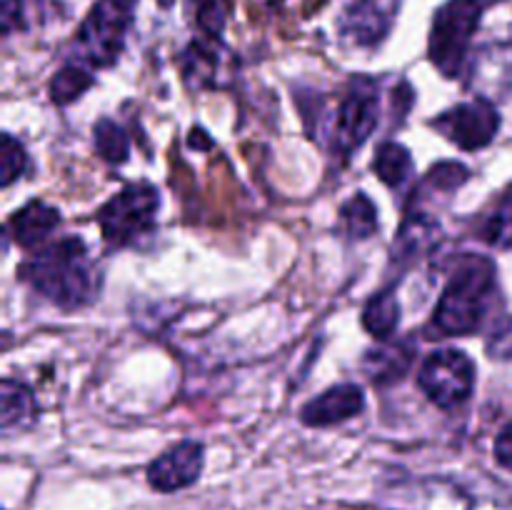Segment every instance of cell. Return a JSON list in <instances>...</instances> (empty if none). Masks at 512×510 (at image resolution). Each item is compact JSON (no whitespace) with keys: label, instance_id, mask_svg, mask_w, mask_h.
I'll return each mask as SVG.
<instances>
[{"label":"cell","instance_id":"cell-1","mask_svg":"<svg viewBox=\"0 0 512 510\" xmlns=\"http://www.w3.org/2000/svg\"><path fill=\"white\" fill-rule=\"evenodd\" d=\"M20 278L63 310H78L93 303L100 288L88 248L78 235L45 245L20 268Z\"/></svg>","mask_w":512,"mask_h":510},{"label":"cell","instance_id":"cell-2","mask_svg":"<svg viewBox=\"0 0 512 510\" xmlns=\"http://www.w3.org/2000/svg\"><path fill=\"white\" fill-rule=\"evenodd\" d=\"M498 288L495 263L483 255H465L435 308V325L445 335H470L488 315Z\"/></svg>","mask_w":512,"mask_h":510},{"label":"cell","instance_id":"cell-3","mask_svg":"<svg viewBox=\"0 0 512 510\" xmlns=\"http://www.w3.org/2000/svg\"><path fill=\"white\" fill-rule=\"evenodd\" d=\"M480 0H448L438 10L430 30V60L445 78H458L470 40L480 25Z\"/></svg>","mask_w":512,"mask_h":510},{"label":"cell","instance_id":"cell-4","mask_svg":"<svg viewBox=\"0 0 512 510\" xmlns=\"http://www.w3.org/2000/svg\"><path fill=\"white\" fill-rule=\"evenodd\" d=\"M158 208L160 195L153 185H128L118 195H113L100 210L98 223L103 230V238L113 248H125V245L135 243V240H140V235L153 230Z\"/></svg>","mask_w":512,"mask_h":510},{"label":"cell","instance_id":"cell-5","mask_svg":"<svg viewBox=\"0 0 512 510\" xmlns=\"http://www.w3.org/2000/svg\"><path fill=\"white\" fill-rule=\"evenodd\" d=\"M130 25V0H98L80 25L75 50L83 63L108 68L123 53Z\"/></svg>","mask_w":512,"mask_h":510},{"label":"cell","instance_id":"cell-6","mask_svg":"<svg viewBox=\"0 0 512 510\" xmlns=\"http://www.w3.org/2000/svg\"><path fill=\"white\" fill-rule=\"evenodd\" d=\"M418 383L438 408L455 410L473 395L475 365L463 350H435L420 365Z\"/></svg>","mask_w":512,"mask_h":510},{"label":"cell","instance_id":"cell-7","mask_svg":"<svg viewBox=\"0 0 512 510\" xmlns=\"http://www.w3.org/2000/svg\"><path fill=\"white\" fill-rule=\"evenodd\" d=\"M380 118V95L378 85L368 78H360L350 85L348 95L338 108V123H335V148L340 153H353L355 148L370 138Z\"/></svg>","mask_w":512,"mask_h":510},{"label":"cell","instance_id":"cell-8","mask_svg":"<svg viewBox=\"0 0 512 510\" xmlns=\"http://www.w3.org/2000/svg\"><path fill=\"white\" fill-rule=\"evenodd\" d=\"M433 125L450 143L470 153V150H480L488 143H493L495 133L500 128V115L493 108V103L475 98L470 103H460L450 108Z\"/></svg>","mask_w":512,"mask_h":510},{"label":"cell","instance_id":"cell-9","mask_svg":"<svg viewBox=\"0 0 512 510\" xmlns=\"http://www.w3.org/2000/svg\"><path fill=\"white\" fill-rule=\"evenodd\" d=\"M398 0H350L340 15V33L360 48L378 45L390 33Z\"/></svg>","mask_w":512,"mask_h":510},{"label":"cell","instance_id":"cell-10","mask_svg":"<svg viewBox=\"0 0 512 510\" xmlns=\"http://www.w3.org/2000/svg\"><path fill=\"white\" fill-rule=\"evenodd\" d=\"M203 453V445L195 443V440H185V443L175 445L168 453L160 455L158 460H153V465L148 468V483L160 493L188 488L200 478L205 458Z\"/></svg>","mask_w":512,"mask_h":510},{"label":"cell","instance_id":"cell-11","mask_svg":"<svg viewBox=\"0 0 512 510\" xmlns=\"http://www.w3.org/2000/svg\"><path fill=\"white\" fill-rule=\"evenodd\" d=\"M363 408L365 395L360 390V385L343 383L325 390L323 395L313 398L310 403H305V408L300 410V420L305 425H313V428H323V425H335L343 423V420H350L353 415H360Z\"/></svg>","mask_w":512,"mask_h":510},{"label":"cell","instance_id":"cell-12","mask_svg":"<svg viewBox=\"0 0 512 510\" xmlns=\"http://www.w3.org/2000/svg\"><path fill=\"white\" fill-rule=\"evenodd\" d=\"M60 225V213L48 203L40 200H30L28 205L18 210L10 218V230H13L15 243L23 248H35L43 243L50 233Z\"/></svg>","mask_w":512,"mask_h":510},{"label":"cell","instance_id":"cell-13","mask_svg":"<svg viewBox=\"0 0 512 510\" xmlns=\"http://www.w3.org/2000/svg\"><path fill=\"white\" fill-rule=\"evenodd\" d=\"M415 358L413 340H400V343L383 345V348L368 350L365 355V370L370 380L378 385H390L403 378Z\"/></svg>","mask_w":512,"mask_h":510},{"label":"cell","instance_id":"cell-14","mask_svg":"<svg viewBox=\"0 0 512 510\" xmlns=\"http://www.w3.org/2000/svg\"><path fill=\"white\" fill-rule=\"evenodd\" d=\"M0 415H3V430L33 423L35 415H38L33 393L18 380L5 378L3 385H0Z\"/></svg>","mask_w":512,"mask_h":510},{"label":"cell","instance_id":"cell-15","mask_svg":"<svg viewBox=\"0 0 512 510\" xmlns=\"http://www.w3.org/2000/svg\"><path fill=\"white\" fill-rule=\"evenodd\" d=\"M400 323V305L393 290H383L375 298L368 300L363 310V325L370 335L385 340L398 330Z\"/></svg>","mask_w":512,"mask_h":510},{"label":"cell","instance_id":"cell-16","mask_svg":"<svg viewBox=\"0 0 512 510\" xmlns=\"http://www.w3.org/2000/svg\"><path fill=\"white\" fill-rule=\"evenodd\" d=\"M373 168L385 185L400 188L410 178V173H413V158H410L405 145L383 143L378 148V153H375Z\"/></svg>","mask_w":512,"mask_h":510},{"label":"cell","instance_id":"cell-17","mask_svg":"<svg viewBox=\"0 0 512 510\" xmlns=\"http://www.w3.org/2000/svg\"><path fill=\"white\" fill-rule=\"evenodd\" d=\"M343 225L345 233L355 240H365L370 235L378 233V210H375L373 200L368 195L358 193L343 205Z\"/></svg>","mask_w":512,"mask_h":510},{"label":"cell","instance_id":"cell-18","mask_svg":"<svg viewBox=\"0 0 512 510\" xmlns=\"http://www.w3.org/2000/svg\"><path fill=\"white\" fill-rule=\"evenodd\" d=\"M95 148H98L100 158L108 160V163H125L130 153V140L125 135V130L120 128L115 120L103 118L95 123Z\"/></svg>","mask_w":512,"mask_h":510},{"label":"cell","instance_id":"cell-19","mask_svg":"<svg viewBox=\"0 0 512 510\" xmlns=\"http://www.w3.org/2000/svg\"><path fill=\"white\" fill-rule=\"evenodd\" d=\"M93 85V75L83 68V65H65L60 73H55V78L50 80V95H53V103L68 105L73 100H78L85 90Z\"/></svg>","mask_w":512,"mask_h":510},{"label":"cell","instance_id":"cell-20","mask_svg":"<svg viewBox=\"0 0 512 510\" xmlns=\"http://www.w3.org/2000/svg\"><path fill=\"white\" fill-rule=\"evenodd\" d=\"M28 168V155H25L23 145L13 138V135H3V145H0V175H3V185H13L20 175Z\"/></svg>","mask_w":512,"mask_h":510},{"label":"cell","instance_id":"cell-21","mask_svg":"<svg viewBox=\"0 0 512 510\" xmlns=\"http://www.w3.org/2000/svg\"><path fill=\"white\" fill-rule=\"evenodd\" d=\"M483 240L500 245V248H512V193L488 218L483 228Z\"/></svg>","mask_w":512,"mask_h":510},{"label":"cell","instance_id":"cell-22","mask_svg":"<svg viewBox=\"0 0 512 510\" xmlns=\"http://www.w3.org/2000/svg\"><path fill=\"white\" fill-rule=\"evenodd\" d=\"M485 348H488L490 358H498V360L512 358V315H505V318H500L498 323L493 325Z\"/></svg>","mask_w":512,"mask_h":510},{"label":"cell","instance_id":"cell-23","mask_svg":"<svg viewBox=\"0 0 512 510\" xmlns=\"http://www.w3.org/2000/svg\"><path fill=\"white\" fill-rule=\"evenodd\" d=\"M468 180V170L460 163H443L430 170L428 183H433L438 190H455Z\"/></svg>","mask_w":512,"mask_h":510},{"label":"cell","instance_id":"cell-24","mask_svg":"<svg viewBox=\"0 0 512 510\" xmlns=\"http://www.w3.org/2000/svg\"><path fill=\"white\" fill-rule=\"evenodd\" d=\"M495 458H498V463L503 465L505 470L512 473V423L505 425V428L500 430L498 440H495Z\"/></svg>","mask_w":512,"mask_h":510},{"label":"cell","instance_id":"cell-25","mask_svg":"<svg viewBox=\"0 0 512 510\" xmlns=\"http://www.w3.org/2000/svg\"><path fill=\"white\" fill-rule=\"evenodd\" d=\"M23 25V0H3V33Z\"/></svg>","mask_w":512,"mask_h":510}]
</instances>
